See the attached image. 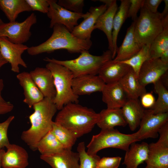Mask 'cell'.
<instances>
[{
  "mask_svg": "<svg viewBox=\"0 0 168 168\" xmlns=\"http://www.w3.org/2000/svg\"><path fill=\"white\" fill-rule=\"evenodd\" d=\"M49 7L47 13L50 19V28H52L56 24L63 25L71 33L77 26L78 21L81 18L84 19L89 14V12L86 13H77L66 10L59 5L54 0H48Z\"/></svg>",
  "mask_w": 168,
  "mask_h": 168,
  "instance_id": "10",
  "label": "cell"
},
{
  "mask_svg": "<svg viewBox=\"0 0 168 168\" xmlns=\"http://www.w3.org/2000/svg\"><path fill=\"white\" fill-rule=\"evenodd\" d=\"M144 168H156L147 165Z\"/></svg>",
  "mask_w": 168,
  "mask_h": 168,
  "instance_id": "50",
  "label": "cell"
},
{
  "mask_svg": "<svg viewBox=\"0 0 168 168\" xmlns=\"http://www.w3.org/2000/svg\"><path fill=\"white\" fill-rule=\"evenodd\" d=\"M114 0H100L99 1L106 5L107 8L109 7L112 3Z\"/></svg>",
  "mask_w": 168,
  "mask_h": 168,
  "instance_id": "47",
  "label": "cell"
},
{
  "mask_svg": "<svg viewBox=\"0 0 168 168\" xmlns=\"http://www.w3.org/2000/svg\"><path fill=\"white\" fill-rule=\"evenodd\" d=\"M46 68L53 77L56 94L53 100L57 110H61L69 103H78L79 96L74 93L72 87L73 78L72 72L63 65L51 62H49Z\"/></svg>",
  "mask_w": 168,
  "mask_h": 168,
  "instance_id": "5",
  "label": "cell"
},
{
  "mask_svg": "<svg viewBox=\"0 0 168 168\" xmlns=\"http://www.w3.org/2000/svg\"><path fill=\"white\" fill-rule=\"evenodd\" d=\"M140 103L144 109H150L154 105L156 100L153 94L151 93L146 92L141 97Z\"/></svg>",
  "mask_w": 168,
  "mask_h": 168,
  "instance_id": "42",
  "label": "cell"
},
{
  "mask_svg": "<svg viewBox=\"0 0 168 168\" xmlns=\"http://www.w3.org/2000/svg\"><path fill=\"white\" fill-rule=\"evenodd\" d=\"M119 82L128 99H138L147 92L145 87L140 84L138 77L131 68Z\"/></svg>",
  "mask_w": 168,
  "mask_h": 168,
  "instance_id": "27",
  "label": "cell"
},
{
  "mask_svg": "<svg viewBox=\"0 0 168 168\" xmlns=\"http://www.w3.org/2000/svg\"><path fill=\"white\" fill-rule=\"evenodd\" d=\"M168 49V25L151 43L149 48L151 58H159L161 54Z\"/></svg>",
  "mask_w": 168,
  "mask_h": 168,
  "instance_id": "33",
  "label": "cell"
},
{
  "mask_svg": "<svg viewBox=\"0 0 168 168\" xmlns=\"http://www.w3.org/2000/svg\"><path fill=\"white\" fill-rule=\"evenodd\" d=\"M112 52L109 50L100 56L93 55L88 51H86L81 53L78 57L73 59L60 60L46 57L44 60L66 67L72 72L74 78L86 75H96L103 65L112 59Z\"/></svg>",
  "mask_w": 168,
  "mask_h": 168,
  "instance_id": "4",
  "label": "cell"
},
{
  "mask_svg": "<svg viewBox=\"0 0 168 168\" xmlns=\"http://www.w3.org/2000/svg\"><path fill=\"white\" fill-rule=\"evenodd\" d=\"M6 152L1 149L2 168H25L29 165L28 155L22 147L10 144Z\"/></svg>",
  "mask_w": 168,
  "mask_h": 168,
  "instance_id": "14",
  "label": "cell"
},
{
  "mask_svg": "<svg viewBox=\"0 0 168 168\" xmlns=\"http://www.w3.org/2000/svg\"><path fill=\"white\" fill-rule=\"evenodd\" d=\"M159 138L156 142L148 144L147 165L156 168H168V122L159 130Z\"/></svg>",
  "mask_w": 168,
  "mask_h": 168,
  "instance_id": "9",
  "label": "cell"
},
{
  "mask_svg": "<svg viewBox=\"0 0 168 168\" xmlns=\"http://www.w3.org/2000/svg\"><path fill=\"white\" fill-rule=\"evenodd\" d=\"M96 125L101 129L114 128L116 126L124 127L127 124L121 108H108L102 110Z\"/></svg>",
  "mask_w": 168,
  "mask_h": 168,
  "instance_id": "26",
  "label": "cell"
},
{
  "mask_svg": "<svg viewBox=\"0 0 168 168\" xmlns=\"http://www.w3.org/2000/svg\"><path fill=\"white\" fill-rule=\"evenodd\" d=\"M168 122V112L156 114L150 109L145 110L139 129L136 132L138 138L141 141L157 138L159 130Z\"/></svg>",
  "mask_w": 168,
  "mask_h": 168,
  "instance_id": "11",
  "label": "cell"
},
{
  "mask_svg": "<svg viewBox=\"0 0 168 168\" xmlns=\"http://www.w3.org/2000/svg\"><path fill=\"white\" fill-rule=\"evenodd\" d=\"M53 99L44 98L33 106L34 112L29 117L30 127L21 133V138L33 151L40 140L51 130L52 119L57 110Z\"/></svg>",
  "mask_w": 168,
  "mask_h": 168,
  "instance_id": "1",
  "label": "cell"
},
{
  "mask_svg": "<svg viewBox=\"0 0 168 168\" xmlns=\"http://www.w3.org/2000/svg\"><path fill=\"white\" fill-rule=\"evenodd\" d=\"M168 70V63L162 62L160 58H151L142 65L138 76L140 84L145 87L160 80Z\"/></svg>",
  "mask_w": 168,
  "mask_h": 168,
  "instance_id": "13",
  "label": "cell"
},
{
  "mask_svg": "<svg viewBox=\"0 0 168 168\" xmlns=\"http://www.w3.org/2000/svg\"><path fill=\"white\" fill-rule=\"evenodd\" d=\"M139 141L136 132L125 134L114 128L101 129L99 133L93 136L87 146L86 152L90 155L97 154L100 150L107 148H116L126 152L131 144Z\"/></svg>",
  "mask_w": 168,
  "mask_h": 168,
  "instance_id": "7",
  "label": "cell"
},
{
  "mask_svg": "<svg viewBox=\"0 0 168 168\" xmlns=\"http://www.w3.org/2000/svg\"><path fill=\"white\" fill-rule=\"evenodd\" d=\"M15 117L10 116L6 120L0 123V149L7 147L10 144L7 135L9 127Z\"/></svg>",
  "mask_w": 168,
  "mask_h": 168,
  "instance_id": "37",
  "label": "cell"
},
{
  "mask_svg": "<svg viewBox=\"0 0 168 168\" xmlns=\"http://www.w3.org/2000/svg\"><path fill=\"white\" fill-rule=\"evenodd\" d=\"M0 8L11 22L16 21L21 13L32 11L26 0H0Z\"/></svg>",
  "mask_w": 168,
  "mask_h": 168,
  "instance_id": "29",
  "label": "cell"
},
{
  "mask_svg": "<svg viewBox=\"0 0 168 168\" xmlns=\"http://www.w3.org/2000/svg\"><path fill=\"white\" fill-rule=\"evenodd\" d=\"M1 149H0V168H2L1 167Z\"/></svg>",
  "mask_w": 168,
  "mask_h": 168,
  "instance_id": "49",
  "label": "cell"
},
{
  "mask_svg": "<svg viewBox=\"0 0 168 168\" xmlns=\"http://www.w3.org/2000/svg\"><path fill=\"white\" fill-rule=\"evenodd\" d=\"M120 6L116 12L113 21L112 32V40L113 48L112 59H114L116 54L118 47L117 40L119 33L121 27L128 18V12L130 4L129 0H121Z\"/></svg>",
  "mask_w": 168,
  "mask_h": 168,
  "instance_id": "28",
  "label": "cell"
},
{
  "mask_svg": "<svg viewBox=\"0 0 168 168\" xmlns=\"http://www.w3.org/2000/svg\"><path fill=\"white\" fill-rule=\"evenodd\" d=\"M150 46H142L139 51L135 55L128 59L121 61L130 66L138 78L142 65L145 61L151 59L149 52Z\"/></svg>",
  "mask_w": 168,
  "mask_h": 168,
  "instance_id": "34",
  "label": "cell"
},
{
  "mask_svg": "<svg viewBox=\"0 0 168 168\" xmlns=\"http://www.w3.org/2000/svg\"><path fill=\"white\" fill-rule=\"evenodd\" d=\"M28 48L23 44L13 43L6 37H0L1 54L7 62L10 63L11 70L14 72H19V65L27 68V64L22 58L21 55Z\"/></svg>",
  "mask_w": 168,
  "mask_h": 168,
  "instance_id": "12",
  "label": "cell"
},
{
  "mask_svg": "<svg viewBox=\"0 0 168 168\" xmlns=\"http://www.w3.org/2000/svg\"><path fill=\"white\" fill-rule=\"evenodd\" d=\"M4 87L3 80L0 78V115L11 112L14 105L10 102L6 101L2 97L1 92Z\"/></svg>",
  "mask_w": 168,
  "mask_h": 168,
  "instance_id": "41",
  "label": "cell"
},
{
  "mask_svg": "<svg viewBox=\"0 0 168 168\" xmlns=\"http://www.w3.org/2000/svg\"><path fill=\"white\" fill-rule=\"evenodd\" d=\"M101 92L108 108H121L128 99L119 82L105 84Z\"/></svg>",
  "mask_w": 168,
  "mask_h": 168,
  "instance_id": "21",
  "label": "cell"
},
{
  "mask_svg": "<svg viewBox=\"0 0 168 168\" xmlns=\"http://www.w3.org/2000/svg\"><path fill=\"white\" fill-rule=\"evenodd\" d=\"M32 11H38L47 13L49 7L48 0H26Z\"/></svg>",
  "mask_w": 168,
  "mask_h": 168,
  "instance_id": "39",
  "label": "cell"
},
{
  "mask_svg": "<svg viewBox=\"0 0 168 168\" xmlns=\"http://www.w3.org/2000/svg\"><path fill=\"white\" fill-rule=\"evenodd\" d=\"M121 159L120 156L103 157L98 162L96 168H118Z\"/></svg>",
  "mask_w": 168,
  "mask_h": 168,
  "instance_id": "38",
  "label": "cell"
},
{
  "mask_svg": "<svg viewBox=\"0 0 168 168\" xmlns=\"http://www.w3.org/2000/svg\"><path fill=\"white\" fill-rule=\"evenodd\" d=\"M52 28V35L46 41L28 47L27 51L29 54L34 56L61 49L71 54L81 53L88 51L92 46L90 39L82 40L76 37L63 25L56 24Z\"/></svg>",
  "mask_w": 168,
  "mask_h": 168,
  "instance_id": "3",
  "label": "cell"
},
{
  "mask_svg": "<svg viewBox=\"0 0 168 168\" xmlns=\"http://www.w3.org/2000/svg\"><path fill=\"white\" fill-rule=\"evenodd\" d=\"M99 119V113L93 109L71 103L60 110L54 122L71 131L77 138L90 132Z\"/></svg>",
  "mask_w": 168,
  "mask_h": 168,
  "instance_id": "2",
  "label": "cell"
},
{
  "mask_svg": "<svg viewBox=\"0 0 168 168\" xmlns=\"http://www.w3.org/2000/svg\"><path fill=\"white\" fill-rule=\"evenodd\" d=\"M51 131L65 149H72L77 139L74 134L54 121Z\"/></svg>",
  "mask_w": 168,
  "mask_h": 168,
  "instance_id": "32",
  "label": "cell"
},
{
  "mask_svg": "<svg viewBox=\"0 0 168 168\" xmlns=\"http://www.w3.org/2000/svg\"><path fill=\"white\" fill-rule=\"evenodd\" d=\"M29 73L44 98L53 100L56 91L53 77L49 70L46 68L37 67Z\"/></svg>",
  "mask_w": 168,
  "mask_h": 168,
  "instance_id": "18",
  "label": "cell"
},
{
  "mask_svg": "<svg viewBox=\"0 0 168 168\" xmlns=\"http://www.w3.org/2000/svg\"><path fill=\"white\" fill-rule=\"evenodd\" d=\"M40 159L52 168H80L79 156L77 152L65 149L62 152L40 156Z\"/></svg>",
  "mask_w": 168,
  "mask_h": 168,
  "instance_id": "17",
  "label": "cell"
},
{
  "mask_svg": "<svg viewBox=\"0 0 168 168\" xmlns=\"http://www.w3.org/2000/svg\"><path fill=\"white\" fill-rule=\"evenodd\" d=\"M16 77L23 90L25 96L23 102L30 108L44 98L43 95L34 82L30 73L23 72L18 74Z\"/></svg>",
  "mask_w": 168,
  "mask_h": 168,
  "instance_id": "20",
  "label": "cell"
},
{
  "mask_svg": "<svg viewBox=\"0 0 168 168\" xmlns=\"http://www.w3.org/2000/svg\"><path fill=\"white\" fill-rule=\"evenodd\" d=\"M65 149L51 130L40 140L37 146V150L41 155L59 153Z\"/></svg>",
  "mask_w": 168,
  "mask_h": 168,
  "instance_id": "30",
  "label": "cell"
},
{
  "mask_svg": "<svg viewBox=\"0 0 168 168\" xmlns=\"http://www.w3.org/2000/svg\"><path fill=\"white\" fill-rule=\"evenodd\" d=\"M37 21L36 16L32 13L22 22H4L0 25V37H6L15 44H23L30 39V28Z\"/></svg>",
  "mask_w": 168,
  "mask_h": 168,
  "instance_id": "8",
  "label": "cell"
},
{
  "mask_svg": "<svg viewBox=\"0 0 168 168\" xmlns=\"http://www.w3.org/2000/svg\"><path fill=\"white\" fill-rule=\"evenodd\" d=\"M164 20L161 13H152L143 4L140 9L139 16L133 21L135 37L142 47L150 45L162 32L164 27Z\"/></svg>",
  "mask_w": 168,
  "mask_h": 168,
  "instance_id": "6",
  "label": "cell"
},
{
  "mask_svg": "<svg viewBox=\"0 0 168 168\" xmlns=\"http://www.w3.org/2000/svg\"><path fill=\"white\" fill-rule=\"evenodd\" d=\"M107 8V6L105 4L91 7L89 10V16L75 27L71 33L76 37L81 40L90 39L97 19Z\"/></svg>",
  "mask_w": 168,
  "mask_h": 168,
  "instance_id": "16",
  "label": "cell"
},
{
  "mask_svg": "<svg viewBox=\"0 0 168 168\" xmlns=\"http://www.w3.org/2000/svg\"><path fill=\"white\" fill-rule=\"evenodd\" d=\"M130 68L121 61L112 59L103 65L98 74L106 84L117 82L126 75Z\"/></svg>",
  "mask_w": 168,
  "mask_h": 168,
  "instance_id": "19",
  "label": "cell"
},
{
  "mask_svg": "<svg viewBox=\"0 0 168 168\" xmlns=\"http://www.w3.org/2000/svg\"><path fill=\"white\" fill-rule=\"evenodd\" d=\"M159 58L163 63H168V49L166 50L161 54Z\"/></svg>",
  "mask_w": 168,
  "mask_h": 168,
  "instance_id": "45",
  "label": "cell"
},
{
  "mask_svg": "<svg viewBox=\"0 0 168 168\" xmlns=\"http://www.w3.org/2000/svg\"><path fill=\"white\" fill-rule=\"evenodd\" d=\"M105 84L98 76L86 75L74 77L72 87L74 93L79 96L101 92Z\"/></svg>",
  "mask_w": 168,
  "mask_h": 168,
  "instance_id": "15",
  "label": "cell"
},
{
  "mask_svg": "<svg viewBox=\"0 0 168 168\" xmlns=\"http://www.w3.org/2000/svg\"><path fill=\"white\" fill-rule=\"evenodd\" d=\"M162 0H144V5L150 12L153 13L157 12V8Z\"/></svg>",
  "mask_w": 168,
  "mask_h": 168,
  "instance_id": "43",
  "label": "cell"
},
{
  "mask_svg": "<svg viewBox=\"0 0 168 168\" xmlns=\"http://www.w3.org/2000/svg\"><path fill=\"white\" fill-rule=\"evenodd\" d=\"M77 151L79 156L80 168H96L98 162L100 158L97 154L90 155L86 151L85 143H79Z\"/></svg>",
  "mask_w": 168,
  "mask_h": 168,
  "instance_id": "35",
  "label": "cell"
},
{
  "mask_svg": "<svg viewBox=\"0 0 168 168\" xmlns=\"http://www.w3.org/2000/svg\"><path fill=\"white\" fill-rule=\"evenodd\" d=\"M133 21L128 28L123 42L117 50L116 56L113 59L121 61L128 59L136 54L142 46L136 39L134 33Z\"/></svg>",
  "mask_w": 168,
  "mask_h": 168,
  "instance_id": "22",
  "label": "cell"
},
{
  "mask_svg": "<svg viewBox=\"0 0 168 168\" xmlns=\"http://www.w3.org/2000/svg\"><path fill=\"white\" fill-rule=\"evenodd\" d=\"M130 4L128 12V18H131L133 21L137 18V13L144 4V0H129Z\"/></svg>",
  "mask_w": 168,
  "mask_h": 168,
  "instance_id": "40",
  "label": "cell"
},
{
  "mask_svg": "<svg viewBox=\"0 0 168 168\" xmlns=\"http://www.w3.org/2000/svg\"><path fill=\"white\" fill-rule=\"evenodd\" d=\"M7 63V62L2 57L0 52V69L2 66Z\"/></svg>",
  "mask_w": 168,
  "mask_h": 168,
  "instance_id": "48",
  "label": "cell"
},
{
  "mask_svg": "<svg viewBox=\"0 0 168 168\" xmlns=\"http://www.w3.org/2000/svg\"><path fill=\"white\" fill-rule=\"evenodd\" d=\"M83 0H59L57 3L63 8L71 12L82 13L84 6Z\"/></svg>",
  "mask_w": 168,
  "mask_h": 168,
  "instance_id": "36",
  "label": "cell"
},
{
  "mask_svg": "<svg viewBox=\"0 0 168 168\" xmlns=\"http://www.w3.org/2000/svg\"><path fill=\"white\" fill-rule=\"evenodd\" d=\"M117 9V1L114 0L111 4L98 17L94 26V30L99 29L105 34L108 40L109 50L112 53L113 51L112 40L113 23Z\"/></svg>",
  "mask_w": 168,
  "mask_h": 168,
  "instance_id": "23",
  "label": "cell"
},
{
  "mask_svg": "<svg viewBox=\"0 0 168 168\" xmlns=\"http://www.w3.org/2000/svg\"><path fill=\"white\" fill-rule=\"evenodd\" d=\"M165 3V7L161 14L164 18L168 16V0H163Z\"/></svg>",
  "mask_w": 168,
  "mask_h": 168,
  "instance_id": "46",
  "label": "cell"
},
{
  "mask_svg": "<svg viewBox=\"0 0 168 168\" xmlns=\"http://www.w3.org/2000/svg\"><path fill=\"white\" fill-rule=\"evenodd\" d=\"M155 92L158 96V98L152 108L150 109L154 114L168 112V91L161 81L153 83Z\"/></svg>",
  "mask_w": 168,
  "mask_h": 168,
  "instance_id": "31",
  "label": "cell"
},
{
  "mask_svg": "<svg viewBox=\"0 0 168 168\" xmlns=\"http://www.w3.org/2000/svg\"><path fill=\"white\" fill-rule=\"evenodd\" d=\"M4 22L3 21L2 19L0 17V25L3 23Z\"/></svg>",
  "mask_w": 168,
  "mask_h": 168,
  "instance_id": "51",
  "label": "cell"
},
{
  "mask_svg": "<svg viewBox=\"0 0 168 168\" xmlns=\"http://www.w3.org/2000/svg\"><path fill=\"white\" fill-rule=\"evenodd\" d=\"M168 72H166L161 77L160 80L162 82L163 85L167 88H168Z\"/></svg>",
  "mask_w": 168,
  "mask_h": 168,
  "instance_id": "44",
  "label": "cell"
},
{
  "mask_svg": "<svg viewBox=\"0 0 168 168\" xmlns=\"http://www.w3.org/2000/svg\"><path fill=\"white\" fill-rule=\"evenodd\" d=\"M121 109L130 129L135 130L139 126L145 110L140 102L138 99H128Z\"/></svg>",
  "mask_w": 168,
  "mask_h": 168,
  "instance_id": "25",
  "label": "cell"
},
{
  "mask_svg": "<svg viewBox=\"0 0 168 168\" xmlns=\"http://www.w3.org/2000/svg\"><path fill=\"white\" fill-rule=\"evenodd\" d=\"M148 153V144L147 143H133L126 152L123 164L125 165L126 168H138L140 164L147 160Z\"/></svg>",
  "mask_w": 168,
  "mask_h": 168,
  "instance_id": "24",
  "label": "cell"
}]
</instances>
